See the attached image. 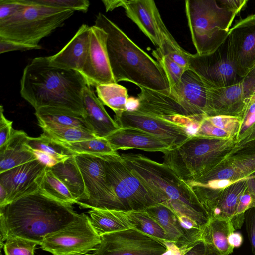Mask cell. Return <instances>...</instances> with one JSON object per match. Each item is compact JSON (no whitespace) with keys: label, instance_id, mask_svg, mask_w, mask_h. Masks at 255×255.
Segmentation results:
<instances>
[{"label":"cell","instance_id":"6da1fadb","mask_svg":"<svg viewBox=\"0 0 255 255\" xmlns=\"http://www.w3.org/2000/svg\"><path fill=\"white\" fill-rule=\"evenodd\" d=\"M88 82L79 71L56 67L49 56L36 57L23 70L20 94L35 110L61 108L84 116L83 92Z\"/></svg>","mask_w":255,"mask_h":255},{"label":"cell","instance_id":"7a4b0ae2","mask_svg":"<svg viewBox=\"0 0 255 255\" xmlns=\"http://www.w3.org/2000/svg\"><path fill=\"white\" fill-rule=\"evenodd\" d=\"M72 205L50 198L39 191L0 207V248L11 237H19L41 245L48 234L73 221L78 215Z\"/></svg>","mask_w":255,"mask_h":255},{"label":"cell","instance_id":"3957f363","mask_svg":"<svg viewBox=\"0 0 255 255\" xmlns=\"http://www.w3.org/2000/svg\"><path fill=\"white\" fill-rule=\"evenodd\" d=\"M127 165L158 204L171 209L176 216H186L202 227L208 216L192 187L165 163L141 154L121 155Z\"/></svg>","mask_w":255,"mask_h":255},{"label":"cell","instance_id":"277c9868","mask_svg":"<svg viewBox=\"0 0 255 255\" xmlns=\"http://www.w3.org/2000/svg\"><path fill=\"white\" fill-rule=\"evenodd\" d=\"M95 26L108 34L107 48L116 83L130 82L157 91H169L170 85L159 63L133 42L115 23L99 13Z\"/></svg>","mask_w":255,"mask_h":255},{"label":"cell","instance_id":"5b68a950","mask_svg":"<svg viewBox=\"0 0 255 255\" xmlns=\"http://www.w3.org/2000/svg\"><path fill=\"white\" fill-rule=\"evenodd\" d=\"M237 140L203 136L190 137L179 146L163 153V163L181 179L189 182L216 165Z\"/></svg>","mask_w":255,"mask_h":255},{"label":"cell","instance_id":"8992f818","mask_svg":"<svg viewBox=\"0 0 255 255\" xmlns=\"http://www.w3.org/2000/svg\"><path fill=\"white\" fill-rule=\"evenodd\" d=\"M25 5L0 21V39L37 46L44 37L62 27L74 11L45 6L24 0Z\"/></svg>","mask_w":255,"mask_h":255},{"label":"cell","instance_id":"52a82bcc","mask_svg":"<svg viewBox=\"0 0 255 255\" xmlns=\"http://www.w3.org/2000/svg\"><path fill=\"white\" fill-rule=\"evenodd\" d=\"M185 11L192 40L199 55L213 52L227 39L237 15L215 0H187Z\"/></svg>","mask_w":255,"mask_h":255},{"label":"cell","instance_id":"ba28073f","mask_svg":"<svg viewBox=\"0 0 255 255\" xmlns=\"http://www.w3.org/2000/svg\"><path fill=\"white\" fill-rule=\"evenodd\" d=\"M255 173V124L216 165L195 180L187 183L219 189Z\"/></svg>","mask_w":255,"mask_h":255},{"label":"cell","instance_id":"9c48e42d","mask_svg":"<svg viewBox=\"0 0 255 255\" xmlns=\"http://www.w3.org/2000/svg\"><path fill=\"white\" fill-rule=\"evenodd\" d=\"M102 157L107 183L117 197L121 210H144L158 204L133 175L121 155H108Z\"/></svg>","mask_w":255,"mask_h":255},{"label":"cell","instance_id":"30bf717a","mask_svg":"<svg viewBox=\"0 0 255 255\" xmlns=\"http://www.w3.org/2000/svg\"><path fill=\"white\" fill-rule=\"evenodd\" d=\"M101 241L89 216L82 213L65 227L47 235L40 246L53 255H82L95 250Z\"/></svg>","mask_w":255,"mask_h":255},{"label":"cell","instance_id":"8fae6325","mask_svg":"<svg viewBox=\"0 0 255 255\" xmlns=\"http://www.w3.org/2000/svg\"><path fill=\"white\" fill-rule=\"evenodd\" d=\"M190 185L209 218L231 221L242 203L255 196V180L253 175L219 189Z\"/></svg>","mask_w":255,"mask_h":255},{"label":"cell","instance_id":"7c38bea8","mask_svg":"<svg viewBox=\"0 0 255 255\" xmlns=\"http://www.w3.org/2000/svg\"><path fill=\"white\" fill-rule=\"evenodd\" d=\"M101 238L88 255H161L167 250L164 241L136 228L106 233Z\"/></svg>","mask_w":255,"mask_h":255},{"label":"cell","instance_id":"4fadbf2b","mask_svg":"<svg viewBox=\"0 0 255 255\" xmlns=\"http://www.w3.org/2000/svg\"><path fill=\"white\" fill-rule=\"evenodd\" d=\"M82 175L88 199L77 204L82 208L121 210L117 197L108 185L102 156L74 154Z\"/></svg>","mask_w":255,"mask_h":255},{"label":"cell","instance_id":"5bb4252c","mask_svg":"<svg viewBox=\"0 0 255 255\" xmlns=\"http://www.w3.org/2000/svg\"><path fill=\"white\" fill-rule=\"evenodd\" d=\"M189 69L196 73L209 88L229 86L242 78L237 74L233 64L227 39L211 53L191 54Z\"/></svg>","mask_w":255,"mask_h":255},{"label":"cell","instance_id":"9a60e30c","mask_svg":"<svg viewBox=\"0 0 255 255\" xmlns=\"http://www.w3.org/2000/svg\"><path fill=\"white\" fill-rule=\"evenodd\" d=\"M255 91V67L237 83L209 89L208 116L225 115L240 117Z\"/></svg>","mask_w":255,"mask_h":255},{"label":"cell","instance_id":"2e32d148","mask_svg":"<svg viewBox=\"0 0 255 255\" xmlns=\"http://www.w3.org/2000/svg\"><path fill=\"white\" fill-rule=\"evenodd\" d=\"M228 49L238 76H247L255 67V18L252 15L231 27L227 38Z\"/></svg>","mask_w":255,"mask_h":255},{"label":"cell","instance_id":"e0dca14e","mask_svg":"<svg viewBox=\"0 0 255 255\" xmlns=\"http://www.w3.org/2000/svg\"><path fill=\"white\" fill-rule=\"evenodd\" d=\"M107 38L108 34L102 28L90 27L89 50L80 73L91 87L116 83L107 51Z\"/></svg>","mask_w":255,"mask_h":255},{"label":"cell","instance_id":"ac0fdd59","mask_svg":"<svg viewBox=\"0 0 255 255\" xmlns=\"http://www.w3.org/2000/svg\"><path fill=\"white\" fill-rule=\"evenodd\" d=\"M47 167L37 159L0 173V185L7 193L6 205L38 192Z\"/></svg>","mask_w":255,"mask_h":255},{"label":"cell","instance_id":"d6986e66","mask_svg":"<svg viewBox=\"0 0 255 255\" xmlns=\"http://www.w3.org/2000/svg\"><path fill=\"white\" fill-rule=\"evenodd\" d=\"M115 120L121 128H135L166 140L173 145L174 148L190 137L182 127L162 118L137 111H125Z\"/></svg>","mask_w":255,"mask_h":255},{"label":"cell","instance_id":"ffe728a7","mask_svg":"<svg viewBox=\"0 0 255 255\" xmlns=\"http://www.w3.org/2000/svg\"><path fill=\"white\" fill-rule=\"evenodd\" d=\"M209 88L193 71L188 69L183 74L179 84L169 92L195 119L201 121L208 115Z\"/></svg>","mask_w":255,"mask_h":255},{"label":"cell","instance_id":"44dd1931","mask_svg":"<svg viewBox=\"0 0 255 255\" xmlns=\"http://www.w3.org/2000/svg\"><path fill=\"white\" fill-rule=\"evenodd\" d=\"M113 150L139 149L163 153L174 149L169 141L135 128H121L105 138Z\"/></svg>","mask_w":255,"mask_h":255},{"label":"cell","instance_id":"7402d4cb","mask_svg":"<svg viewBox=\"0 0 255 255\" xmlns=\"http://www.w3.org/2000/svg\"><path fill=\"white\" fill-rule=\"evenodd\" d=\"M90 32V27L83 24L60 51L49 56L51 64L60 68L81 72L89 50Z\"/></svg>","mask_w":255,"mask_h":255},{"label":"cell","instance_id":"603a6c76","mask_svg":"<svg viewBox=\"0 0 255 255\" xmlns=\"http://www.w3.org/2000/svg\"><path fill=\"white\" fill-rule=\"evenodd\" d=\"M83 105L84 118L97 137L106 138L121 128L107 113L104 104L90 85L84 90Z\"/></svg>","mask_w":255,"mask_h":255},{"label":"cell","instance_id":"cb8c5ba5","mask_svg":"<svg viewBox=\"0 0 255 255\" xmlns=\"http://www.w3.org/2000/svg\"><path fill=\"white\" fill-rule=\"evenodd\" d=\"M156 6L152 0H125L123 7L126 15L159 48L160 41L154 12Z\"/></svg>","mask_w":255,"mask_h":255},{"label":"cell","instance_id":"d4e9b609","mask_svg":"<svg viewBox=\"0 0 255 255\" xmlns=\"http://www.w3.org/2000/svg\"><path fill=\"white\" fill-rule=\"evenodd\" d=\"M28 137L23 131L14 130L10 140L0 148V173L37 160L26 144Z\"/></svg>","mask_w":255,"mask_h":255},{"label":"cell","instance_id":"484cf974","mask_svg":"<svg viewBox=\"0 0 255 255\" xmlns=\"http://www.w3.org/2000/svg\"><path fill=\"white\" fill-rule=\"evenodd\" d=\"M88 213L93 228L100 236L136 227L129 211L93 208Z\"/></svg>","mask_w":255,"mask_h":255},{"label":"cell","instance_id":"4316f807","mask_svg":"<svg viewBox=\"0 0 255 255\" xmlns=\"http://www.w3.org/2000/svg\"><path fill=\"white\" fill-rule=\"evenodd\" d=\"M39 126L49 127H74L93 132L81 114L70 110L45 107L35 110Z\"/></svg>","mask_w":255,"mask_h":255},{"label":"cell","instance_id":"83f0119b","mask_svg":"<svg viewBox=\"0 0 255 255\" xmlns=\"http://www.w3.org/2000/svg\"><path fill=\"white\" fill-rule=\"evenodd\" d=\"M145 211L162 227L169 240L175 242L179 247L199 240L191 237L182 229L176 214L167 206L162 204H156L147 208Z\"/></svg>","mask_w":255,"mask_h":255},{"label":"cell","instance_id":"f1b7e54d","mask_svg":"<svg viewBox=\"0 0 255 255\" xmlns=\"http://www.w3.org/2000/svg\"><path fill=\"white\" fill-rule=\"evenodd\" d=\"M235 230L230 220L209 218L201 229V239L220 255H229L234 250L229 239Z\"/></svg>","mask_w":255,"mask_h":255},{"label":"cell","instance_id":"f546056e","mask_svg":"<svg viewBox=\"0 0 255 255\" xmlns=\"http://www.w3.org/2000/svg\"><path fill=\"white\" fill-rule=\"evenodd\" d=\"M241 125L240 117L225 115L206 116L201 122L197 135L236 140Z\"/></svg>","mask_w":255,"mask_h":255},{"label":"cell","instance_id":"4dcf8cb0","mask_svg":"<svg viewBox=\"0 0 255 255\" xmlns=\"http://www.w3.org/2000/svg\"><path fill=\"white\" fill-rule=\"evenodd\" d=\"M50 168L67 187L78 203L88 199L84 179L74 155Z\"/></svg>","mask_w":255,"mask_h":255},{"label":"cell","instance_id":"1f68e13d","mask_svg":"<svg viewBox=\"0 0 255 255\" xmlns=\"http://www.w3.org/2000/svg\"><path fill=\"white\" fill-rule=\"evenodd\" d=\"M154 12L160 41V46L157 48V51L160 55L169 57L185 69H188L191 54L184 50L168 30L156 6Z\"/></svg>","mask_w":255,"mask_h":255},{"label":"cell","instance_id":"d6a6232c","mask_svg":"<svg viewBox=\"0 0 255 255\" xmlns=\"http://www.w3.org/2000/svg\"><path fill=\"white\" fill-rule=\"evenodd\" d=\"M98 97L104 104L115 113V119L119 118L126 110L129 98L128 89L117 83L102 84L96 87Z\"/></svg>","mask_w":255,"mask_h":255},{"label":"cell","instance_id":"836d02e7","mask_svg":"<svg viewBox=\"0 0 255 255\" xmlns=\"http://www.w3.org/2000/svg\"><path fill=\"white\" fill-rule=\"evenodd\" d=\"M39 191L43 195L63 203L72 205L77 204L78 202L48 167L46 169Z\"/></svg>","mask_w":255,"mask_h":255},{"label":"cell","instance_id":"e575fe53","mask_svg":"<svg viewBox=\"0 0 255 255\" xmlns=\"http://www.w3.org/2000/svg\"><path fill=\"white\" fill-rule=\"evenodd\" d=\"M26 144L31 151H36L46 154L54 159L58 163L65 161L74 155L44 132L37 137L29 136Z\"/></svg>","mask_w":255,"mask_h":255},{"label":"cell","instance_id":"d590c367","mask_svg":"<svg viewBox=\"0 0 255 255\" xmlns=\"http://www.w3.org/2000/svg\"><path fill=\"white\" fill-rule=\"evenodd\" d=\"M55 141L73 154H87L97 156L119 154L117 151L113 150L109 142L105 138L97 137L72 143Z\"/></svg>","mask_w":255,"mask_h":255},{"label":"cell","instance_id":"8d00e7d4","mask_svg":"<svg viewBox=\"0 0 255 255\" xmlns=\"http://www.w3.org/2000/svg\"><path fill=\"white\" fill-rule=\"evenodd\" d=\"M40 127L43 132L50 138L61 142L72 143L97 138L93 132L77 128L46 126Z\"/></svg>","mask_w":255,"mask_h":255},{"label":"cell","instance_id":"74e56055","mask_svg":"<svg viewBox=\"0 0 255 255\" xmlns=\"http://www.w3.org/2000/svg\"><path fill=\"white\" fill-rule=\"evenodd\" d=\"M136 225L135 228L143 233L163 241H170L164 230L144 210L129 211Z\"/></svg>","mask_w":255,"mask_h":255},{"label":"cell","instance_id":"f35d334b","mask_svg":"<svg viewBox=\"0 0 255 255\" xmlns=\"http://www.w3.org/2000/svg\"><path fill=\"white\" fill-rule=\"evenodd\" d=\"M153 52V55L157 59V62L165 74L170 89L174 88L179 84L183 74L187 69L169 57L161 55L157 51Z\"/></svg>","mask_w":255,"mask_h":255},{"label":"cell","instance_id":"ab89813d","mask_svg":"<svg viewBox=\"0 0 255 255\" xmlns=\"http://www.w3.org/2000/svg\"><path fill=\"white\" fill-rule=\"evenodd\" d=\"M39 243L29 239L19 237H9L5 241L3 250L5 255H34Z\"/></svg>","mask_w":255,"mask_h":255},{"label":"cell","instance_id":"60d3db41","mask_svg":"<svg viewBox=\"0 0 255 255\" xmlns=\"http://www.w3.org/2000/svg\"><path fill=\"white\" fill-rule=\"evenodd\" d=\"M37 4L61 9H69L86 12L90 5L87 0H32Z\"/></svg>","mask_w":255,"mask_h":255},{"label":"cell","instance_id":"b9f144b4","mask_svg":"<svg viewBox=\"0 0 255 255\" xmlns=\"http://www.w3.org/2000/svg\"><path fill=\"white\" fill-rule=\"evenodd\" d=\"M240 117L241 118V125L236 138L237 141L255 124V91L250 96Z\"/></svg>","mask_w":255,"mask_h":255},{"label":"cell","instance_id":"7bdbcfd3","mask_svg":"<svg viewBox=\"0 0 255 255\" xmlns=\"http://www.w3.org/2000/svg\"><path fill=\"white\" fill-rule=\"evenodd\" d=\"M25 5L24 0H0V21L9 18Z\"/></svg>","mask_w":255,"mask_h":255},{"label":"cell","instance_id":"ee69618b","mask_svg":"<svg viewBox=\"0 0 255 255\" xmlns=\"http://www.w3.org/2000/svg\"><path fill=\"white\" fill-rule=\"evenodd\" d=\"M13 122L7 119L4 114L2 105L0 107V148L4 146L11 139L14 129Z\"/></svg>","mask_w":255,"mask_h":255},{"label":"cell","instance_id":"f6af8a7d","mask_svg":"<svg viewBox=\"0 0 255 255\" xmlns=\"http://www.w3.org/2000/svg\"><path fill=\"white\" fill-rule=\"evenodd\" d=\"M245 221L252 251L253 254L255 255V207L246 212Z\"/></svg>","mask_w":255,"mask_h":255},{"label":"cell","instance_id":"bcb514c9","mask_svg":"<svg viewBox=\"0 0 255 255\" xmlns=\"http://www.w3.org/2000/svg\"><path fill=\"white\" fill-rule=\"evenodd\" d=\"M42 49L39 45L33 46L19 42L0 39V53H4L14 51H27Z\"/></svg>","mask_w":255,"mask_h":255},{"label":"cell","instance_id":"7dc6e473","mask_svg":"<svg viewBox=\"0 0 255 255\" xmlns=\"http://www.w3.org/2000/svg\"><path fill=\"white\" fill-rule=\"evenodd\" d=\"M220 6L237 14L244 7L248 2L247 0H220Z\"/></svg>","mask_w":255,"mask_h":255},{"label":"cell","instance_id":"c3c4849f","mask_svg":"<svg viewBox=\"0 0 255 255\" xmlns=\"http://www.w3.org/2000/svg\"><path fill=\"white\" fill-rule=\"evenodd\" d=\"M164 242L167 247V250L161 255H184L193 245H185L179 247L175 242L166 240Z\"/></svg>","mask_w":255,"mask_h":255},{"label":"cell","instance_id":"681fc988","mask_svg":"<svg viewBox=\"0 0 255 255\" xmlns=\"http://www.w3.org/2000/svg\"><path fill=\"white\" fill-rule=\"evenodd\" d=\"M208 246L202 240L196 242L184 255H207Z\"/></svg>","mask_w":255,"mask_h":255},{"label":"cell","instance_id":"f907efd6","mask_svg":"<svg viewBox=\"0 0 255 255\" xmlns=\"http://www.w3.org/2000/svg\"><path fill=\"white\" fill-rule=\"evenodd\" d=\"M106 11H112L115 8L122 7L124 5L125 0H102Z\"/></svg>","mask_w":255,"mask_h":255},{"label":"cell","instance_id":"816d5d0a","mask_svg":"<svg viewBox=\"0 0 255 255\" xmlns=\"http://www.w3.org/2000/svg\"><path fill=\"white\" fill-rule=\"evenodd\" d=\"M229 241L234 249L238 248L243 243V237L241 233L234 232L230 236Z\"/></svg>","mask_w":255,"mask_h":255},{"label":"cell","instance_id":"f5cc1de1","mask_svg":"<svg viewBox=\"0 0 255 255\" xmlns=\"http://www.w3.org/2000/svg\"><path fill=\"white\" fill-rule=\"evenodd\" d=\"M140 102L138 98L129 97L126 105V111H136L139 108Z\"/></svg>","mask_w":255,"mask_h":255},{"label":"cell","instance_id":"db71d44e","mask_svg":"<svg viewBox=\"0 0 255 255\" xmlns=\"http://www.w3.org/2000/svg\"><path fill=\"white\" fill-rule=\"evenodd\" d=\"M7 193L5 189L0 185V207L6 205Z\"/></svg>","mask_w":255,"mask_h":255},{"label":"cell","instance_id":"11a10c76","mask_svg":"<svg viewBox=\"0 0 255 255\" xmlns=\"http://www.w3.org/2000/svg\"><path fill=\"white\" fill-rule=\"evenodd\" d=\"M208 246V245H207ZM207 255H220L216 250L208 246Z\"/></svg>","mask_w":255,"mask_h":255},{"label":"cell","instance_id":"9f6ffc18","mask_svg":"<svg viewBox=\"0 0 255 255\" xmlns=\"http://www.w3.org/2000/svg\"><path fill=\"white\" fill-rule=\"evenodd\" d=\"M254 18H255V13L254 14L251 15Z\"/></svg>","mask_w":255,"mask_h":255},{"label":"cell","instance_id":"6f0895ef","mask_svg":"<svg viewBox=\"0 0 255 255\" xmlns=\"http://www.w3.org/2000/svg\"><path fill=\"white\" fill-rule=\"evenodd\" d=\"M255 180V173L252 175Z\"/></svg>","mask_w":255,"mask_h":255},{"label":"cell","instance_id":"680465c9","mask_svg":"<svg viewBox=\"0 0 255 255\" xmlns=\"http://www.w3.org/2000/svg\"><path fill=\"white\" fill-rule=\"evenodd\" d=\"M0 255H2V254H1V253H0Z\"/></svg>","mask_w":255,"mask_h":255}]
</instances>
